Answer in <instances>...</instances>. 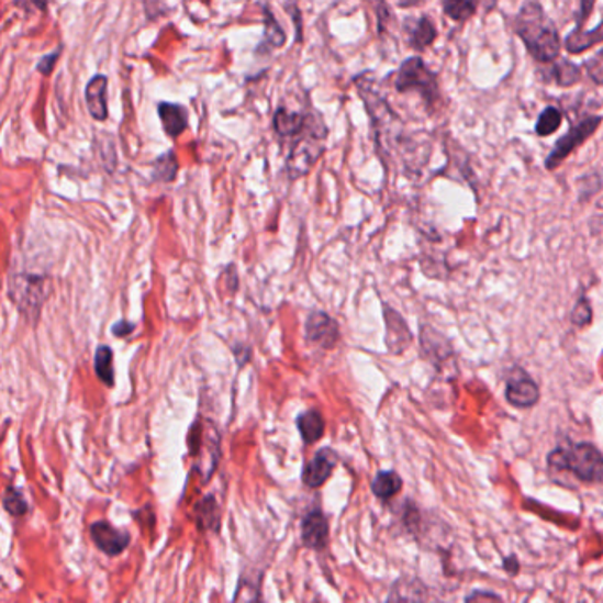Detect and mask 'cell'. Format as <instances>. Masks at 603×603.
<instances>
[{
  "label": "cell",
  "instance_id": "obj_5",
  "mask_svg": "<svg viewBox=\"0 0 603 603\" xmlns=\"http://www.w3.org/2000/svg\"><path fill=\"white\" fill-rule=\"evenodd\" d=\"M600 123H602L600 115H590V118L582 119L581 123L570 127V132L565 133L556 142V146L545 159V167L549 170H556L568 156L572 155L577 147L581 146L585 138H590L599 130Z\"/></svg>",
  "mask_w": 603,
  "mask_h": 603
},
{
  "label": "cell",
  "instance_id": "obj_3",
  "mask_svg": "<svg viewBox=\"0 0 603 603\" xmlns=\"http://www.w3.org/2000/svg\"><path fill=\"white\" fill-rule=\"evenodd\" d=\"M395 89L399 92H420L428 104L439 100L436 75L417 55L400 64L399 74L395 77Z\"/></svg>",
  "mask_w": 603,
  "mask_h": 603
},
{
  "label": "cell",
  "instance_id": "obj_15",
  "mask_svg": "<svg viewBox=\"0 0 603 603\" xmlns=\"http://www.w3.org/2000/svg\"><path fill=\"white\" fill-rule=\"evenodd\" d=\"M107 86L109 78L104 75H96L91 78V82L87 83L86 101L89 114L96 121H104L109 118V101H107Z\"/></svg>",
  "mask_w": 603,
  "mask_h": 603
},
{
  "label": "cell",
  "instance_id": "obj_33",
  "mask_svg": "<svg viewBox=\"0 0 603 603\" xmlns=\"http://www.w3.org/2000/svg\"><path fill=\"white\" fill-rule=\"evenodd\" d=\"M585 68L590 69L594 82L602 83V54L594 55V59L585 64Z\"/></svg>",
  "mask_w": 603,
  "mask_h": 603
},
{
  "label": "cell",
  "instance_id": "obj_1",
  "mask_svg": "<svg viewBox=\"0 0 603 603\" xmlns=\"http://www.w3.org/2000/svg\"><path fill=\"white\" fill-rule=\"evenodd\" d=\"M515 31L521 37L527 52L538 63H554L561 52V37L552 20L545 14L538 2H524L517 14Z\"/></svg>",
  "mask_w": 603,
  "mask_h": 603
},
{
  "label": "cell",
  "instance_id": "obj_13",
  "mask_svg": "<svg viewBox=\"0 0 603 603\" xmlns=\"http://www.w3.org/2000/svg\"><path fill=\"white\" fill-rule=\"evenodd\" d=\"M301 538L303 544L312 550L326 549L327 540H330V526L327 518L321 510H313L301 524Z\"/></svg>",
  "mask_w": 603,
  "mask_h": 603
},
{
  "label": "cell",
  "instance_id": "obj_2",
  "mask_svg": "<svg viewBox=\"0 0 603 603\" xmlns=\"http://www.w3.org/2000/svg\"><path fill=\"white\" fill-rule=\"evenodd\" d=\"M547 460L550 468L573 472L579 480L588 483H600L603 480V457L600 449L591 443L554 449Z\"/></svg>",
  "mask_w": 603,
  "mask_h": 603
},
{
  "label": "cell",
  "instance_id": "obj_32",
  "mask_svg": "<svg viewBox=\"0 0 603 603\" xmlns=\"http://www.w3.org/2000/svg\"><path fill=\"white\" fill-rule=\"evenodd\" d=\"M60 51L54 52V54L45 55L40 64H37V71L43 75H51L54 71L55 63H57V57H59Z\"/></svg>",
  "mask_w": 603,
  "mask_h": 603
},
{
  "label": "cell",
  "instance_id": "obj_25",
  "mask_svg": "<svg viewBox=\"0 0 603 603\" xmlns=\"http://www.w3.org/2000/svg\"><path fill=\"white\" fill-rule=\"evenodd\" d=\"M177 176V158L174 150L159 156L153 165V179L158 182H172Z\"/></svg>",
  "mask_w": 603,
  "mask_h": 603
},
{
  "label": "cell",
  "instance_id": "obj_29",
  "mask_svg": "<svg viewBox=\"0 0 603 603\" xmlns=\"http://www.w3.org/2000/svg\"><path fill=\"white\" fill-rule=\"evenodd\" d=\"M591 321H593V309H591V303L588 301V298L581 295L579 301H577L576 306H573V326L584 327L588 326V324H591Z\"/></svg>",
  "mask_w": 603,
  "mask_h": 603
},
{
  "label": "cell",
  "instance_id": "obj_6",
  "mask_svg": "<svg viewBox=\"0 0 603 603\" xmlns=\"http://www.w3.org/2000/svg\"><path fill=\"white\" fill-rule=\"evenodd\" d=\"M219 445L220 440L216 431L205 434L202 431L200 422H197L196 427L191 428L190 451L197 458V462H200L199 469L204 472L205 478L211 477V472H213L216 464H219Z\"/></svg>",
  "mask_w": 603,
  "mask_h": 603
},
{
  "label": "cell",
  "instance_id": "obj_8",
  "mask_svg": "<svg viewBox=\"0 0 603 603\" xmlns=\"http://www.w3.org/2000/svg\"><path fill=\"white\" fill-rule=\"evenodd\" d=\"M506 400L513 407H533L540 400V388L524 370H517L506 384Z\"/></svg>",
  "mask_w": 603,
  "mask_h": 603
},
{
  "label": "cell",
  "instance_id": "obj_24",
  "mask_svg": "<svg viewBox=\"0 0 603 603\" xmlns=\"http://www.w3.org/2000/svg\"><path fill=\"white\" fill-rule=\"evenodd\" d=\"M94 370L96 376L100 377V381L103 384L109 386V388L110 386H114V354H112L109 345H100L98 350H96Z\"/></svg>",
  "mask_w": 603,
  "mask_h": 603
},
{
  "label": "cell",
  "instance_id": "obj_20",
  "mask_svg": "<svg viewBox=\"0 0 603 603\" xmlns=\"http://www.w3.org/2000/svg\"><path fill=\"white\" fill-rule=\"evenodd\" d=\"M602 23H599V25L591 29V31H582V29L576 27L568 34L567 40H565V48H567L570 54H582V52L588 51V48L596 45V43H602Z\"/></svg>",
  "mask_w": 603,
  "mask_h": 603
},
{
  "label": "cell",
  "instance_id": "obj_34",
  "mask_svg": "<svg viewBox=\"0 0 603 603\" xmlns=\"http://www.w3.org/2000/svg\"><path fill=\"white\" fill-rule=\"evenodd\" d=\"M135 332V324L126 323V321H119L118 324H114L112 327V333L119 338H124V336L130 335V333Z\"/></svg>",
  "mask_w": 603,
  "mask_h": 603
},
{
  "label": "cell",
  "instance_id": "obj_17",
  "mask_svg": "<svg viewBox=\"0 0 603 603\" xmlns=\"http://www.w3.org/2000/svg\"><path fill=\"white\" fill-rule=\"evenodd\" d=\"M405 29H407L409 43H411L414 51H425V48H428L437 37L436 25H434L427 16L407 20Z\"/></svg>",
  "mask_w": 603,
  "mask_h": 603
},
{
  "label": "cell",
  "instance_id": "obj_21",
  "mask_svg": "<svg viewBox=\"0 0 603 603\" xmlns=\"http://www.w3.org/2000/svg\"><path fill=\"white\" fill-rule=\"evenodd\" d=\"M545 82L558 83L561 87H570L581 80V68L570 60H554L549 71L545 74Z\"/></svg>",
  "mask_w": 603,
  "mask_h": 603
},
{
  "label": "cell",
  "instance_id": "obj_30",
  "mask_svg": "<svg viewBox=\"0 0 603 603\" xmlns=\"http://www.w3.org/2000/svg\"><path fill=\"white\" fill-rule=\"evenodd\" d=\"M234 603H260L259 588L252 584L250 581L239 582V588H237L236 599Z\"/></svg>",
  "mask_w": 603,
  "mask_h": 603
},
{
  "label": "cell",
  "instance_id": "obj_35",
  "mask_svg": "<svg viewBox=\"0 0 603 603\" xmlns=\"http://www.w3.org/2000/svg\"><path fill=\"white\" fill-rule=\"evenodd\" d=\"M504 568H506L512 576H515V573L518 572V562L515 561V558L506 559V561H504Z\"/></svg>",
  "mask_w": 603,
  "mask_h": 603
},
{
  "label": "cell",
  "instance_id": "obj_12",
  "mask_svg": "<svg viewBox=\"0 0 603 603\" xmlns=\"http://www.w3.org/2000/svg\"><path fill=\"white\" fill-rule=\"evenodd\" d=\"M313 123L315 121L310 115L294 112V110L286 109V107H280L272 115V127L281 138L301 136L304 132H309Z\"/></svg>",
  "mask_w": 603,
  "mask_h": 603
},
{
  "label": "cell",
  "instance_id": "obj_4",
  "mask_svg": "<svg viewBox=\"0 0 603 603\" xmlns=\"http://www.w3.org/2000/svg\"><path fill=\"white\" fill-rule=\"evenodd\" d=\"M326 135V126L319 124L309 135L303 133L300 136V141L295 142L291 155L287 158V172L291 179H298V177L309 174L310 168L317 164V159L323 155V142Z\"/></svg>",
  "mask_w": 603,
  "mask_h": 603
},
{
  "label": "cell",
  "instance_id": "obj_7",
  "mask_svg": "<svg viewBox=\"0 0 603 603\" xmlns=\"http://www.w3.org/2000/svg\"><path fill=\"white\" fill-rule=\"evenodd\" d=\"M304 335L310 344L319 345L323 349H333L340 338V327L335 319L330 317L326 312L310 313L304 324Z\"/></svg>",
  "mask_w": 603,
  "mask_h": 603
},
{
  "label": "cell",
  "instance_id": "obj_18",
  "mask_svg": "<svg viewBox=\"0 0 603 603\" xmlns=\"http://www.w3.org/2000/svg\"><path fill=\"white\" fill-rule=\"evenodd\" d=\"M295 425H298L304 445H315L324 436V428H326L323 414L319 413L317 409H310V411L301 413L295 420Z\"/></svg>",
  "mask_w": 603,
  "mask_h": 603
},
{
  "label": "cell",
  "instance_id": "obj_31",
  "mask_svg": "<svg viewBox=\"0 0 603 603\" xmlns=\"http://www.w3.org/2000/svg\"><path fill=\"white\" fill-rule=\"evenodd\" d=\"M466 603H504V600L495 593H490V591H474V593L469 594Z\"/></svg>",
  "mask_w": 603,
  "mask_h": 603
},
{
  "label": "cell",
  "instance_id": "obj_11",
  "mask_svg": "<svg viewBox=\"0 0 603 603\" xmlns=\"http://www.w3.org/2000/svg\"><path fill=\"white\" fill-rule=\"evenodd\" d=\"M386 345L391 354L404 353L411 342L413 333L409 330L405 319L397 310L384 304Z\"/></svg>",
  "mask_w": 603,
  "mask_h": 603
},
{
  "label": "cell",
  "instance_id": "obj_28",
  "mask_svg": "<svg viewBox=\"0 0 603 603\" xmlns=\"http://www.w3.org/2000/svg\"><path fill=\"white\" fill-rule=\"evenodd\" d=\"M4 506L11 515H16V517L29 512L27 501L23 498L22 492L19 489H13V487L5 490Z\"/></svg>",
  "mask_w": 603,
  "mask_h": 603
},
{
  "label": "cell",
  "instance_id": "obj_26",
  "mask_svg": "<svg viewBox=\"0 0 603 603\" xmlns=\"http://www.w3.org/2000/svg\"><path fill=\"white\" fill-rule=\"evenodd\" d=\"M561 110L556 109V107H547V109L541 112L538 121H536V135H552V133L558 132L559 126H561Z\"/></svg>",
  "mask_w": 603,
  "mask_h": 603
},
{
  "label": "cell",
  "instance_id": "obj_16",
  "mask_svg": "<svg viewBox=\"0 0 603 603\" xmlns=\"http://www.w3.org/2000/svg\"><path fill=\"white\" fill-rule=\"evenodd\" d=\"M158 114L164 124L165 133L172 138L181 135L188 126V112L182 104L177 103H159Z\"/></svg>",
  "mask_w": 603,
  "mask_h": 603
},
{
  "label": "cell",
  "instance_id": "obj_10",
  "mask_svg": "<svg viewBox=\"0 0 603 603\" xmlns=\"http://www.w3.org/2000/svg\"><path fill=\"white\" fill-rule=\"evenodd\" d=\"M91 538L96 547L107 556H119L132 541L126 531L115 529L109 522H96L91 526Z\"/></svg>",
  "mask_w": 603,
  "mask_h": 603
},
{
  "label": "cell",
  "instance_id": "obj_19",
  "mask_svg": "<svg viewBox=\"0 0 603 603\" xmlns=\"http://www.w3.org/2000/svg\"><path fill=\"white\" fill-rule=\"evenodd\" d=\"M422 345L423 350L431 356L432 361L439 364L440 359H448L454 349L449 344L448 338L440 335L436 330L428 326H422Z\"/></svg>",
  "mask_w": 603,
  "mask_h": 603
},
{
  "label": "cell",
  "instance_id": "obj_9",
  "mask_svg": "<svg viewBox=\"0 0 603 603\" xmlns=\"http://www.w3.org/2000/svg\"><path fill=\"white\" fill-rule=\"evenodd\" d=\"M338 457L335 451L330 448L319 449L317 454L313 455L303 469V483L309 489H319L323 487L330 477H332L333 469L336 468Z\"/></svg>",
  "mask_w": 603,
  "mask_h": 603
},
{
  "label": "cell",
  "instance_id": "obj_22",
  "mask_svg": "<svg viewBox=\"0 0 603 603\" xmlns=\"http://www.w3.org/2000/svg\"><path fill=\"white\" fill-rule=\"evenodd\" d=\"M264 10V40L263 48L264 51H272V48H281L286 45L287 34L283 29H281L278 20L275 19V14L269 10L268 4L263 5Z\"/></svg>",
  "mask_w": 603,
  "mask_h": 603
},
{
  "label": "cell",
  "instance_id": "obj_27",
  "mask_svg": "<svg viewBox=\"0 0 603 603\" xmlns=\"http://www.w3.org/2000/svg\"><path fill=\"white\" fill-rule=\"evenodd\" d=\"M478 4L472 0H448L443 4V10L448 14L449 19L462 22V20L471 19L472 14L477 13Z\"/></svg>",
  "mask_w": 603,
  "mask_h": 603
},
{
  "label": "cell",
  "instance_id": "obj_14",
  "mask_svg": "<svg viewBox=\"0 0 603 603\" xmlns=\"http://www.w3.org/2000/svg\"><path fill=\"white\" fill-rule=\"evenodd\" d=\"M386 603H428V591L416 577H400L399 581L391 585Z\"/></svg>",
  "mask_w": 603,
  "mask_h": 603
},
{
  "label": "cell",
  "instance_id": "obj_23",
  "mask_svg": "<svg viewBox=\"0 0 603 603\" xmlns=\"http://www.w3.org/2000/svg\"><path fill=\"white\" fill-rule=\"evenodd\" d=\"M400 490H402V478L395 471L377 472L372 481V492L376 498L388 501L395 498Z\"/></svg>",
  "mask_w": 603,
  "mask_h": 603
}]
</instances>
